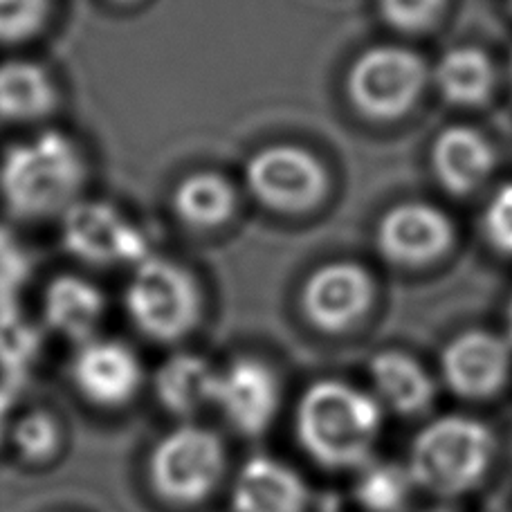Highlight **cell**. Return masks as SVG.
Wrapping results in <instances>:
<instances>
[{
    "mask_svg": "<svg viewBox=\"0 0 512 512\" xmlns=\"http://www.w3.org/2000/svg\"><path fill=\"white\" fill-rule=\"evenodd\" d=\"M218 373L196 353H176L155 373V393L162 407L176 416H194L214 402Z\"/></svg>",
    "mask_w": 512,
    "mask_h": 512,
    "instance_id": "obj_21",
    "label": "cell"
},
{
    "mask_svg": "<svg viewBox=\"0 0 512 512\" xmlns=\"http://www.w3.org/2000/svg\"><path fill=\"white\" fill-rule=\"evenodd\" d=\"M508 77H510V86H512V52H510V61H508Z\"/></svg>",
    "mask_w": 512,
    "mask_h": 512,
    "instance_id": "obj_33",
    "label": "cell"
},
{
    "mask_svg": "<svg viewBox=\"0 0 512 512\" xmlns=\"http://www.w3.org/2000/svg\"><path fill=\"white\" fill-rule=\"evenodd\" d=\"M9 402H12V396H9V391L0 389V441H3V434H5V423H7V414H9Z\"/></svg>",
    "mask_w": 512,
    "mask_h": 512,
    "instance_id": "obj_29",
    "label": "cell"
},
{
    "mask_svg": "<svg viewBox=\"0 0 512 512\" xmlns=\"http://www.w3.org/2000/svg\"><path fill=\"white\" fill-rule=\"evenodd\" d=\"M373 396L400 418H420L434 407L436 382L414 355L389 349L369 362Z\"/></svg>",
    "mask_w": 512,
    "mask_h": 512,
    "instance_id": "obj_18",
    "label": "cell"
},
{
    "mask_svg": "<svg viewBox=\"0 0 512 512\" xmlns=\"http://www.w3.org/2000/svg\"><path fill=\"white\" fill-rule=\"evenodd\" d=\"M310 488L290 465L270 456H254L234 483V512H306Z\"/></svg>",
    "mask_w": 512,
    "mask_h": 512,
    "instance_id": "obj_16",
    "label": "cell"
},
{
    "mask_svg": "<svg viewBox=\"0 0 512 512\" xmlns=\"http://www.w3.org/2000/svg\"><path fill=\"white\" fill-rule=\"evenodd\" d=\"M456 227L441 207L405 200L384 212L376 227V248L400 268H425L454 248Z\"/></svg>",
    "mask_w": 512,
    "mask_h": 512,
    "instance_id": "obj_11",
    "label": "cell"
},
{
    "mask_svg": "<svg viewBox=\"0 0 512 512\" xmlns=\"http://www.w3.org/2000/svg\"><path fill=\"white\" fill-rule=\"evenodd\" d=\"M432 173L450 196H472L497 169V151L486 135L472 126L454 124L434 137L429 151Z\"/></svg>",
    "mask_w": 512,
    "mask_h": 512,
    "instance_id": "obj_14",
    "label": "cell"
},
{
    "mask_svg": "<svg viewBox=\"0 0 512 512\" xmlns=\"http://www.w3.org/2000/svg\"><path fill=\"white\" fill-rule=\"evenodd\" d=\"M61 245L93 268L135 265L151 256L149 236L108 200L81 198L61 216Z\"/></svg>",
    "mask_w": 512,
    "mask_h": 512,
    "instance_id": "obj_8",
    "label": "cell"
},
{
    "mask_svg": "<svg viewBox=\"0 0 512 512\" xmlns=\"http://www.w3.org/2000/svg\"><path fill=\"white\" fill-rule=\"evenodd\" d=\"M245 187L270 212L299 216L324 203L331 176L326 164L306 146L270 144L245 162Z\"/></svg>",
    "mask_w": 512,
    "mask_h": 512,
    "instance_id": "obj_6",
    "label": "cell"
},
{
    "mask_svg": "<svg viewBox=\"0 0 512 512\" xmlns=\"http://www.w3.org/2000/svg\"><path fill=\"white\" fill-rule=\"evenodd\" d=\"M384 25L400 34H423L445 16L447 0H376Z\"/></svg>",
    "mask_w": 512,
    "mask_h": 512,
    "instance_id": "obj_26",
    "label": "cell"
},
{
    "mask_svg": "<svg viewBox=\"0 0 512 512\" xmlns=\"http://www.w3.org/2000/svg\"><path fill=\"white\" fill-rule=\"evenodd\" d=\"M432 81L447 104L459 108L486 106L497 90V66L490 54L474 45H459L441 54Z\"/></svg>",
    "mask_w": 512,
    "mask_h": 512,
    "instance_id": "obj_20",
    "label": "cell"
},
{
    "mask_svg": "<svg viewBox=\"0 0 512 512\" xmlns=\"http://www.w3.org/2000/svg\"><path fill=\"white\" fill-rule=\"evenodd\" d=\"M86 153L59 128L9 144L0 155V205L23 223L61 218L88 182Z\"/></svg>",
    "mask_w": 512,
    "mask_h": 512,
    "instance_id": "obj_1",
    "label": "cell"
},
{
    "mask_svg": "<svg viewBox=\"0 0 512 512\" xmlns=\"http://www.w3.org/2000/svg\"><path fill=\"white\" fill-rule=\"evenodd\" d=\"M423 512H459V510L447 508V506H438V508H429V510H423Z\"/></svg>",
    "mask_w": 512,
    "mask_h": 512,
    "instance_id": "obj_32",
    "label": "cell"
},
{
    "mask_svg": "<svg viewBox=\"0 0 512 512\" xmlns=\"http://www.w3.org/2000/svg\"><path fill=\"white\" fill-rule=\"evenodd\" d=\"M43 324L70 342L95 340L106 315V295L93 281L79 274H57L41 297Z\"/></svg>",
    "mask_w": 512,
    "mask_h": 512,
    "instance_id": "obj_15",
    "label": "cell"
},
{
    "mask_svg": "<svg viewBox=\"0 0 512 512\" xmlns=\"http://www.w3.org/2000/svg\"><path fill=\"white\" fill-rule=\"evenodd\" d=\"M32 272L34 263L30 252L12 230L0 225V310L18 306Z\"/></svg>",
    "mask_w": 512,
    "mask_h": 512,
    "instance_id": "obj_25",
    "label": "cell"
},
{
    "mask_svg": "<svg viewBox=\"0 0 512 512\" xmlns=\"http://www.w3.org/2000/svg\"><path fill=\"white\" fill-rule=\"evenodd\" d=\"M124 308L146 340L178 344L203 322L205 295L185 265L151 254L133 268L124 288Z\"/></svg>",
    "mask_w": 512,
    "mask_h": 512,
    "instance_id": "obj_4",
    "label": "cell"
},
{
    "mask_svg": "<svg viewBox=\"0 0 512 512\" xmlns=\"http://www.w3.org/2000/svg\"><path fill=\"white\" fill-rule=\"evenodd\" d=\"M149 472L158 497L173 506H196L223 481V441L203 427H180L155 447Z\"/></svg>",
    "mask_w": 512,
    "mask_h": 512,
    "instance_id": "obj_7",
    "label": "cell"
},
{
    "mask_svg": "<svg viewBox=\"0 0 512 512\" xmlns=\"http://www.w3.org/2000/svg\"><path fill=\"white\" fill-rule=\"evenodd\" d=\"M506 328H508V340L512 344V297H510L508 308H506Z\"/></svg>",
    "mask_w": 512,
    "mask_h": 512,
    "instance_id": "obj_31",
    "label": "cell"
},
{
    "mask_svg": "<svg viewBox=\"0 0 512 512\" xmlns=\"http://www.w3.org/2000/svg\"><path fill=\"white\" fill-rule=\"evenodd\" d=\"M495 459L497 436L490 425L447 414L429 420L414 436L407 470L418 490L438 499H459L481 488Z\"/></svg>",
    "mask_w": 512,
    "mask_h": 512,
    "instance_id": "obj_3",
    "label": "cell"
},
{
    "mask_svg": "<svg viewBox=\"0 0 512 512\" xmlns=\"http://www.w3.org/2000/svg\"><path fill=\"white\" fill-rule=\"evenodd\" d=\"M104 3L111 7H135V5H140L142 0H104Z\"/></svg>",
    "mask_w": 512,
    "mask_h": 512,
    "instance_id": "obj_30",
    "label": "cell"
},
{
    "mask_svg": "<svg viewBox=\"0 0 512 512\" xmlns=\"http://www.w3.org/2000/svg\"><path fill=\"white\" fill-rule=\"evenodd\" d=\"M142 364L120 340H90L72 360V380L84 396L102 407H120L142 387Z\"/></svg>",
    "mask_w": 512,
    "mask_h": 512,
    "instance_id": "obj_13",
    "label": "cell"
},
{
    "mask_svg": "<svg viewBox=\"0 0 512 512\" xmlns=\"http://www.w3.org/2000/svg\"><path fill=\"white\" fill-rule=\"evenodd\" d=\"M432 79L418 52L405 45H373L346 72V97L371 122H396L416 108Z\"/></svg>",
    "mask_w": 512,
    "mask_h": 512,
    "instance_id": "obj_5",
    "label": "cell"
},
{
    "mask_svg": "<svg viewBox=\"0 0 512 512\" xmlns=\"http://www.w3.org/2000/svg\"><path fill=\"white\" fill-rule=\"evenodd\" d=\"M214 405L239 434L250 438L265 434L281 407L277 371L259 358H236L218 373Z\"/></svg>",
    "mask_w": 512,
    "mask_h": 512,
    "instance_id": "obj_12",
    "label": "cell"
},
{
    "mask_svg": "<svg viewBox=\"0 0 512 512\" xmlns=\"http://www.w3.org/2000/svg\"><path fill=\"white\" fill-rule=\"evenodd\" d=\"M59 106V84L43 63L21 57L0 61V122L41 124Z\"/></svg>",
    "mask_w": 512,
    "mask_h": 512,
    "instance_id": "obj_17",
    "label": "cell"
},
{
    "mask_svg": "<svg viewBox=\"0 0 512 512\" xmlns=\"http://www.w3.org/2000/svg\"><path fill=\"white\" fill-rule=\"evenodd\" d=\"M481 225L490 248L512 259V180L497 187L490 196Z\"/></svg>",
    "mask_w": 512,
    "mask_h": 512,
    "instance_id": "obj_28",
    "label": "cell"
},
{
    "mask_svg": "<svg viewBox=\"0 0 512 512\" xmlns=\"http://www.w3.org/2000/svg\"><path fill=\"white\" fill-rule=\"evenodd\" d=\"M43 331L27 317L21 306L0 310V371L9 380H21L39 360Z\"/></svg>",
    "mask_w": 512,
    "mask_h": 512,
    "instance_id": "obj_23",
    "label": "cell"
},
{
    "mask_svg": "<svg viewBox=\"0 0 512 512\" xmlns=\"http://www.w3.org/2000/svg\"><path fill=\"white\" fill-rule=\"evenodd\" d=\"M376 301V281L355 261H328L308 274L299 306L306 322L322 333L358 326Z\"/></svg>",
    "mask_w": 512,
    "mask_h": 512,
    "instance_id": "obj_9",
    "label": "cell"
},
{
    "mask_svg": "<svg viewBox=\"0 0 512 512\" xmlns=\"http://www.w3.org/2000/svg\"><path fill=\"white\" fill-rule=\"evenodd\" d=\"M54 0H0V45L36 39L50 25Z\"/></svg>",
    "mask_w": 512,
    "mask_h": 512,
    "instance_id": "obj_24",
    "label": "cell"
},
{
    "mask_svg": "<svg viewBox=\"0 0 512 512\" xmlns=\"http://www.w3.org/2000/svg\"><path fill=\"white\" fill-rule=\"evenodd\" d=\"M382 423L384 411L373 393L335 378L310 384L295 411L299 447L328 472L364 468L376 450Z\"/></svg>",
    "mask_w": 512,
    "mask_h": 512,
    "instance_id": "obj_2",
    "label": "cell"
},
{
    "mask_svg": "<svg viewBox=\"0 0 512 512\" xmlns=\"http://www.w3.org/2000/svg\"><path fill=\"white\" fill-rule=\"evenodd\" d=\"M14 443L25 461L41 463L52 459L61 445L57 420L45 411L23 416L14 427Z\"/></svg>",
    "mask_w": 512,
    "mask_h": 512,
    "instance_id": "obj_27",
    "label": "cell"
},
{
    "mask_svg": "<svg viewBox=\"0 0 512 512\" xmlns=\"http://www.w3.org/2000/svg\"><path fill=\"white\" fill-rule=\"evenodd\" d=\"M441 376L456 398L488 402L504 393L512 376V344L483 328L454 335L441 353Z\"/></svg>",
    "mask_w": 512,
    "mask_h": 512,
    "instance_id": "obj_10",
    "label": "cell"
},
{
    "mask_svg": "<svg viewBox=\"0 0 512 512\" xmlns=\"http://www.w3.org/2000/svg\"><path fill=\"white\" fill-rule=\"evenodd\" d=\"M510 7H512V0H510Z\"/></svg>",
    "mask_w": 512,
    "mask_h": 512,
    "instance_id": "obj_34",
    "label": "cell"
},
{
    "mask_svg": "<svg viewBox=\"0 0 512 512\" xmlns=\"http://www.w3.org/2000/svg\"><path fill=\"white\" fill-rule=\"evenodd\" d=\"M416 483L407 465L391 461H369L358 470L353 499L364 512H407Z\"/></svg>",
    "mask_w": 512,
    "mask_h": 512,
    "instance_id": "obj_22",
    "label": "cell"
},
{
    "mask_svg": "<svg viewBox=\"0 0 512 512\" xmlns=\"http://www.w3.org/2000/svg\"><path fill=\"white\" fill-rule=\"evenodd\" d=\"M241 196L223 173L200 169L182 178L171 194V212L194 232H216L239 214Z\"/></svg>",
    "mask_w": 512,
    "mask_h": 512,
    "instance_id": "obj_19",
    "label": "cell"
}]
</instances>
